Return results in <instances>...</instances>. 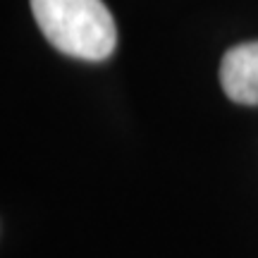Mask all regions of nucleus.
I'll list each match as a JSON object with an SVG mask.
<instances>
[{
  "mask_svg": "<svg viewBox=\"0 0 258 258\" xmlns=\"http://www.w3.org/2000/svg\"><path fill=\"white\" fill-rule=\"evenodd\" d=\"M31 12L50 46L79 60H105L117 46V27L103 0H31Z\"/></svg>",
  "mask_w": 258,
  "mask_h": 258,
  "instance_id": "1",
  "label": "nucleus"
},
{
  "mask_svg": "<svg viewBox=\"0 0 258 258\" xmlns=\"http://www.w3.org/2000/svg\"><path fill=\"white\" fill-rule=\"evenodd\" d=\"M220 84L230 101L258 105V41L239 43L225 53Z\"/></svg>",
  "mask_w": 258,
  "mask_h": 258,
  "instance_id": "2",
  "label": "nucleus"
}]
</instances>
